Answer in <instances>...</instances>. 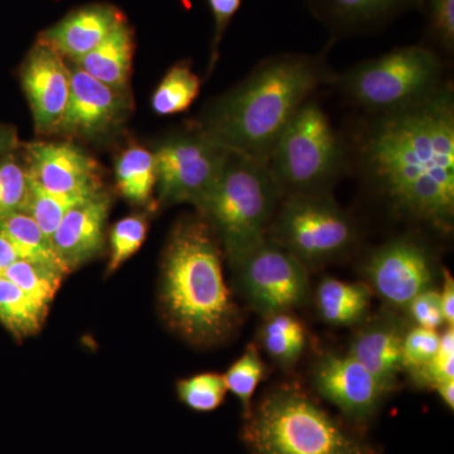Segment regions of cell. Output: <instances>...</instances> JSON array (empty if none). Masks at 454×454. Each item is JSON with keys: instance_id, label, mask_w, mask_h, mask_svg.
Returning <instances> with one entry per match:
<instances>
[{"instance_id": "obj_12", "label": "cell", "mask_w": 454, "mask_h": 454, "mask_svg": "<svg viewBox=\"0 0 454 454\" xmlns=\"http://www.w3.org/2000/svg\"><path fill=\"white\" fill-rule=\"evenodd\" d=\"M67 62L70 95L53 136L94 142L121 130L133 112L130 90L114 89Z\"/></svg>"}, {"instance_id": "obj_3", "label": "cell", "mask_w": 454, "mask_h": 454, "mask_svg": "<svg viewBox=\"0 0 454 454\" xmlns=\"http://www.w3.org/2000/svg\"><path fill=\"white\" fill-rule=\"evenodd\" d=\"M160 304L169 327L196 346H214L234 333L236 307L223 271V249L201 216L179 220L162 259Z\"/></svg>"}, {"instance_id": "obj_21", "label": "cell", "mask_w": 454, "mask_h": 454, "mask_svg": "<svg viewBox=\"0 0 454 454\" xmlns=\"http://www.w3.org/2000/svg\"><path fill=\"white\" fill-rule=\"evenodd\" d=\"M372 295V288L367 284L325 277L317 286V312L322 321L336 327L361 325L367 318Z\"/></svg>"}, {"instance_id": "obj_13", "label": "cell", "mask_w": 454, "mask_h": 454, "mask_svg": "<svg viewBox=\"0 0 454 454\" xmlns=\"http://www.w3.org/2000/svg\"><path fill=\"white\" fill-rule=\"evenodd\" d=\"M310 378L317 393L356 424L369 423L389 395L348 354L325 352L313 365Z\"/></svg>"}, {"instance_id": "obj_33", "label": "cell", "mask_w": 454, "mask_h": 454, "mask_svg": "<svg viewBox=\"0 0 454 454\" xmlns=\"http://www.w3.org/2000/svg\"><path fill=\"white\" fill-rule=\"evenodd\" d=\"M419 389H434L441 382L454 380V330L446 327L435 356L417 372L409 373Z\"/></svg>"}, {"instance_id": "obj_34", "label": "cell", "mask_w": 454, "mask_h": 454, "mask_svg": "<svg viewBox=\"0 0 454 454\" xmlns=\"http://www.w3.org/2000/svg\"><path fill=\"white\" fill-rule=\"evenodd\" d=\"M441 333L429 328H408L403 340V369L411 373L427 365L438 352Z\"/></svg>"}, {"instance_id": "obj_22", "label": "cell", "mask_w": 454, "mask_h": 454, "mask_svg": "<svg viewBox=\"0 0 454 454\" xmlns=\"http://www.w3.org/2000/svg\"><path fill=\"white\" fill-rule=\"evenodd\" d=\"M116 188L128 202L137 206L153 201L157 170L153 152L138 145L125 148L115 160Z\"/></svg>"}, {"instance_id": "obj_37", "label": "cell", "mask_w": 454, "mask_h": 454, "mask_svg": "<svg viewBox=\"0 0 454 454\" xmlns=\"http://www.w3.org/2000/svg\"><path fill=\"white\" fill-rule=\"evenodd\" d=\"M208 5L214 17V37H212L210 66H208V71L212 73L219 59L221 41L232 18L238 13L241 0H208Z\"/></svg>"}, {"instance_id": "obj_30", "label": "cell", "mask_w": 454, "mask_h": 454, "mask_svg": "<svg viewBox=\"0 0 454 454\" xmlns=\"http://www.w3.org/2000/svg\"><path fill=\"white\" fill-rule=\"evenodd\" d=\"M177 394L179 400L192 411H212L225 400V378L217 372L197 373L177 382Z\"/></svg>"}, {"instance_id": "obj_23", "label": "cell", "mask_w": 454, "mask_h": 454, "mask_svg": "<svg viewBox=\"0 0 454 454\" xmlns=\"http://www.w3.org/2000/svg\"><path fill=\"white\" fill-rule=\"evenodd\" d=\"M264 318L259 333L260 345L277 365L292 370L306 348L303 325L291 312L274 313Z\"/></svg>"}, {"instance_id": "obj_5", "label": "cell", "mask_w": 454, "mask_h": 454, "mask_svg": "<svg viewBox=\"0 0 454 454\" xmlns=\"http://www.w3.org/2000/svg\"><path fill=\"white\" fill-rule=\"evenodd\" d=\"M283 199L268 160L231 152L216 184L196 210L231 262L267 238Z\"/></svg>"}, {"instance_id": "obj_38", "label": "cell", "mask_w": 454, "mask_h": 454, "mask_svg": "<svg viewBox=\"0 0 454 454\" xmlns=\"http://www.w3.org/2000/svg\"><path fill=\"white\" fill-rule=\"evenodd\" d=\"M442 286L439 291V297H441L442 313H443L444 324L448 327L454 325V279L450 270L443 268L442 270Z\"/></svg>"}, {"instance_id": "obj_29", "label": "cell", "mask_w": 454, "mask_h": 454, "mask_svg": "<svg viewBox=\"0 0 454 454\" xmlns=\"http://www.w3.org/2000/svg\"><path fill=\"white\" fill-rule=\"evenodd\" d=\"M265 373L267 367L260 356L259 349L256 345L250 343L241 357L238 358L223 375L227 391L240 400L245 414L249 413L252 409L254 394L265 378Z\"/></svg>"}, {"instance_id": "obj_24", "label": "cell", "mask_w": 454, "mask_h": 454, "mask_svg": "<svg viewBox=\"0 0 454 454\" xmlns=\"http://www.w3.org/2000/svg\"><path fill=\"white\" fill-rule=\"evenodd\" d=\"M0 234L4 236L16 250L18 258L49 265L67 274L57 259L50 239L26 212H14L0 217Z\"/></svg>"}, {"instance_id": "obj_2", "label": "cell", "mask_w": 454, "mask_h": 454, "mask_svg": "<svg viewBox=\"0 0 454 454\" xmlns=\"http://www.w3.org/2000/svg\"><path fill=\"white\" fill-rule=\"evenodd\" d=\"M333 74L325 56L269 57L243 82L210 101L193 122L230 152L269 162L293 116Z\"/></svg>"}, {"instance_id": "obj_27", "label": "cell", "mask_w": 454, "mask_h": 454, "mask_svg": "<svg viewBox=\"0 0 454 454\" xmlns=\"http://www.w3.org/2000/svg\"><path fill=\"white\" fill-rule=\"evenodd\" d=\"M4 276L35 303L49 309L66 274L49 265L18 259L8 268Z\"/></svg>"}, {"instance_id": "obj_11", "label": "cell", "mask_w": 454, "mask_h": 454, "mask_svg": "<svg viewBox=\"0 0 454 454\" xmlns=\"http://www.w3.org/2000/svg\"><path fill=\"white\" fill-rule=\"evenodd\" d=\"M367 286L394 309H405L419 293L433 286L437 274L429 247L411 236L382 244L364 264Z\"/></svg>"}, {"instance_id": "obj_25", "label": "cell", "mask_w": 454, "mask_h": 454, "mask_svg": "<svg viewBox=\"0 0 454 454\" xmlns=\"http://www.w3.org/2000/svg\"><path fill=\"white\" fill-rule=\"evenodd\" d=\"M47 312L7 277L0 276V325L14 339L22 340L40 333Z\"/></svg>"}, {"instance_id": "obj_17", "label": "cell", "mask_w": 454, "mask_h": 454, "mask_svg": "<svg viewBox=\"0 0 454 454\" xmlns=\"http://www.w3.org/2000/svg\"><path fill=\"white\" fill-rule=\"evenodd\" d=\"M408 325L395 313L384 312L366 318L352 337L348 354L391 393L403 369V340Z\"/></svg>"}, {"instance_id": "obj_39", "label": "cell", "mask_w": 454, "mask_h": 454, "mask_svg": "<svg viewBox=\"0 0 454 454\" xmlns=\"http://www.w3.org/2000/svg\"><path fill=\"white\" fill-rule=\"evenodd\" d=\"M22 143L18 138L16 128L0 124V157L20 151Z\"/></svg>"}, {"instance_id": "obj_18", "label": "cell", "mask_w": 454, "mask_h": 454, "mask_svg": "<svg viewBox=\"0 0 454 454\" xmlns=\"http://www.w3.org/2000/svg\"><path fill=\"white\" fill-rule=\"evenodd\" d=\"M125 22L127 18L115 5L95 3L70 12L56 25L42 31L37 40L49 44L66 61L74 62L97 49Z\"/></svg>"}, {"instance_id": "obj_1", "label": "cell", "mask_w": 454, "mask_h": 454, "mask_svg": "<svg viewBox=\"0 0 454 454\" xmlns=\"http://www.w3.org/2000/svg\"><path fill=\"white\" fill-rule=\"evenodd\" d=\"M366 181L403 219L450 234L454 223V97L375 116L358 146Z\"/></svg>"}, {"instance_id": "obj_20", "label": "cell", "mask_w": 454, "mask_h": 454, "mask_svg": "<svg viewBox=\"0 0 454 454\" xmlns=\"http://www.w3.org/2000/svg\"><path fill=\"white\" fill-rule=\"evenodd\" d=\"M134 50V31L125 22L114 29L97 49L73 64L98 82L114 89L129 90Z\"/></svg>"}, {"instance_id": "obj_16", "label": "cell", "mask_w": 454, "mask_h": 454, "mask_svg": "<svg viewBox=\"0 0 454 454\" xmlns=\"http://www.w3.org/2000/svg\"><path fill=\"white\" fill-rule=\"evenodd\" d=\"M112 202V196L103 188L71 208L57 227L51 244L66 273L82 267L103 252Z\"/></svg>"}, {"instance_id": "obj_36", "label": "cell", "mask_w": 454, "mask_h": 454, "mask_svg": "<svg viewBox=\"0 0 454 454\" xmlns=\"http://www.w3.org/2000/svg\"><path fill=\"white\" fill-rule=\"evenodd\" d=\"M405 310H408L411 321L419 327L438 331L444 324L443 313H442L441 297L437 289H426L417 295Z\"/></svg>"}, {"instance_id": "obj_19", "label": "cell", "mask_w": 454, "mask_h": 454, "mask_svg": "<svg viewBox=\"0 0 454 454\" xmlns=\"http://www.w3.org/2000/svg\"><path fill=\"white\" fill-rule=\"evenodd\" d=\"M313 16L336 33L369 32L387 25L420 0H307Z\"/></svg>"}, {"instance_id": "obj_26", "label": "cell", "mask_w": 454, "mask_h": 454, "mask_svg": "<svg viewBox=\"0 0 454 454\" xmlns=\"http://www.w3.org/2000/svg\"><path fill=\"white\" fill-rule=\"evenodd\" d=\"M201 91V80L192 71L190 61H179L164 74L154 90L152 109L158 115L167 116L186 112Z\"/></svg>"}, {"instance_id": "obj_28", "label": "cell", "mask_w": 454, "mask_h": 454, "mask_svg": "<svg viewBox=\"0 0 454 454\" xmlns=\"http://www.w3.org/2000/svg\"><path fill=\"white\" fill-rule=\"evenodd\" d=\"M89 197L57 195L42 187L29 175L28 196L23 212L37 223L43 234L51 240L66 214Z\"/></svg>"}, {"instance_id": "obj_4", "label": "cell", "mask_w": 454, "mask_h": 454, "mask_svg": "<svg viewBox=\"0 0 454 454\" xmlns=\"http://www.w3.org/2000/svg\"><path fill=\"white\" fill-rule=\"evenodd\" d=\"M250 454H375L295 385L269 391L245 414Z\"/></svg>"}, {"instance_id": "obj_14", "label": "cell", "mask_w": 454, "mask_h": 454, "mask_svg": "<svg viewBox=\"0 0 454 454\" xmlns=\"http://www.w3.org/2000/svg\"><path fill=\"white\" fill-rule=\"evenodd\" d=\"M20 82L31 107L35 133L53 136L70 95V67L64 57L35 41L20 67Z\"/></svg>"}, {"instance_id": "obj_32", "label": "cell", "mask_w": 454, "mask_h": 454, "mask_svg": "<svg viewBox=\"0 0 454 454\" xmlns=\"http://www.w3.org/2000/svg\"><path fill=\"white\" fill-rule=\"evenodd\" d=\"M148 220L145 215H130L119 220L110 231V258L107 274L118 270L145 244Z\"/></svg>"}, {"instance_id": "obj_35", "label": "cell", "mask_w": 454, "mask_h": 454, "mask_svg": "<svg viewBox=\"0 0 454 454\" xmlns=\"http://www.w3.org/2000/svg\"><path fill=\"white\" fill-rule=\"evenodd\" d=\"M419 7L426 9L430 37L446 52H453L454 0H420Z\"/></svg>"}, {"instance_id": "obj_10", "label": "cell", "mask_w": 454, "mask_h": 454, "mask_svg": "<svg viewBox=\"0 0 454 454\" xmlns=\"http://www.w3.org/2000/svg\"><path fill=\"white\" fill-rule=\"evenodd\" d=\"M230 265L241 294L262 317L292 312L309 300V269L268 236Z\"/></svg>"}, {"instance_id": "obj_8", "label": "cell", "mask_w": 454, "mask_h": 454, "mask_svg": "<svg viewBox=\"0 0 454 454\" xmlns=\"http://www.w3.org/2000/svg\"><path fill=\"white\" fill-rule=\"evenodd\" d=\"M267 236L309 269L345 255L356 243L357 229L330 193L293 195L280 202Z\"/></svg>"}, {"instance_id": "obj_7", "label": "cell", "mask_w": 454, "mask_h": 454, "mask_svg": "<svg viewBox=\"0 0 454 454\" xmlns=\"http://www.w3.org/2000/svg\"><path fill=\"white\" fill-rule=\"evenodd\" d=\"M345 164L342 140L316 101L295 113L269 157L284 197L330 193Z\"/></svg>"}, {"instance_id": "obj_15", "label": "cell", "mask_w": 454, "mask_h": 454, "mask_svg": "<svg viewBox=\"0 0 454 454\" xmlns=\"http://www.w3.org/2000/svg\"><path fill=\"white\" fill-rule=\"evenodd\" d=\"M29 175L57 195L89 197L103 190V170L91 155L68 142L22 145Z\"/></svg>"}, {"instance_id": "obj_40", "label": "cell", "mask_w": 454, "mask_h": 454, "mask_svg": "<svg viewBox=\"0 0 454 454\" xmlns=\"http://www.w3.org/2000/svg\"><path fill=\"white\" fill-rule=\"evenodd\" d=\"M18 258L16 250L13 249L11 243L0 234V276H4L5 271Z\"/></svg>"}, {"instance_id": "obj_41", "label": "cell", "mask_w": 454, "mask_h": 454, "mask_svg": "<svg viewBox=\"0 0 454 454\" xmlns=\"http://www.w3.org/2000/svg\"><path fill=\"white\" fill-rule=\"evenodd\" d=\"M437 391L442 402L453 411L454 408V380L441 382L434 389Z\"/></svg>"}, {"instance_id": "obj_9", "label": "cell", "mask_w": 454, "mask_h": 454, "mask_svg": "<svg viewBox=\"0 0 454 454\" xmlns=\"http://www.w3.org/2000/svg\"><path fill=\"white\" fill-rule=\"evenodd\" d=\"M157 203L197 208L219 179L231 152L191 122L167 134L153 148Z\"/></svg>"}, {"instance_id": "obj_6", "label": "cell", "mask_w": 454, "mask_h": 454, "mask_svg": "<svg viewBox=\"0 0 454 454\" xmlns=\"http://www.w3.org/2000/svg\"><path fill=\"white\" fill-rule=\"evenodd\" d=\"M328 83L355 106L381 116L426 103L447 82L438 53L414 44L333 73Z\"/></svg>"}, {"instance_id": "obj_31", "label": "cell", "mask_w": 454, "mask_h": 454, "mask_svg": "<svg viewBox=\"0 0 454 454\" xmlns=\"http://www.w3.org/2000/svg\"><path fill=\"white\" fill-rule=\"evenodd\" d=\"M17 152L0 157V217L25 210L29 173Z\"/></svg>"}]
</instances>
